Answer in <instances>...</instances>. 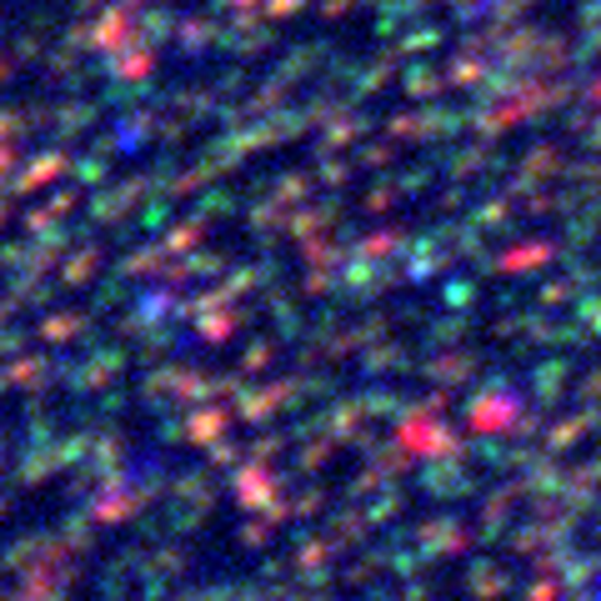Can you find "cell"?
Instances as JSON below:
<instances>
[{
    "label": "cell",
    "mask_w": 601,
    "mask_h": 601,
    "mask_svg": "<svg viewBox=\"0 0 601 601\" xmlns=\"http://www.w3.org/2000/svg\"><path fill=\"white\" fill-rule=\"evenodd\" d=\"M587 601H601V587H597V591H591V597H587Z\"/></svg>",
    "instance_id": "1"
}]
</instances>
